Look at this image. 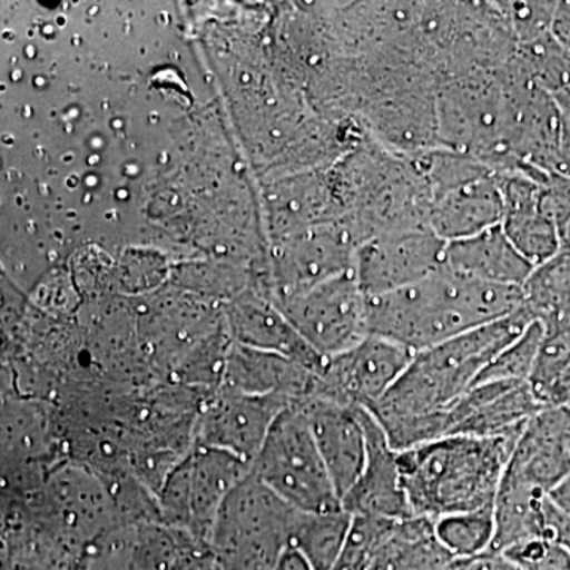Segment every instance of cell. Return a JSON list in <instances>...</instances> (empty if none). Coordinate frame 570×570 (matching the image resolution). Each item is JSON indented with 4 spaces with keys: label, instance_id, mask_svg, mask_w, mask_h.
I'll list each match as a JSON object with an SVG mask.
<instances>
[{
    "label": "cell",
    "instance_id": "cell-1",
    "mask_svg": "<svg viewBox=\"0 0 570 570\" xmlns=\"http://www.w3.org/2000/svg\"><path fill=\"white\" fill-rule=\"evenodd\" d=\"M535 322L527 307L425 351L366 409L396 452L441 439V412L478 381L483 367Z\"/></svg>",
    "mask_w": 570,
    "mask_h": 570
},
{
    "label": "cell",
    "instance_id": "cell-2",
    "mask_svg": "<svg viewBox=\"0 0 570 570\" xmlns=\"http://www.w3.org/2000/svg\"><path fill=\"white\" fill-rule=\"evenodd\" d=\"M521 306V287L482 283L444 266L407 287L367 296V335L415 354L508 317Z\"/></svg>",
    "mask_w": 570,
    "mask_h": 570
},
{
    "label": "cell",
    "instance_id": "cell-3",
    "mask_svg": "<svg viewBox=\"0 0 570 570\" xmlns=\"http://www.w3.org/2000/svg\"><path fill=\"white\" fill-rule=\"evenodd\" d=\"M523 426L499 436L441 438L397 452L412 515L436 521L493 508Z\"/></svg>",
    "mask_w": 570,
    "mask_h": 570
},
{
    "label": "cell",
    "instance_id": "cell-4",
    "mask_svg": "<svg viewBox=\"0 0 570 570\" xmlns=\"http://www.w3.org/2000/svg\"><path fill=\"white\" fill-rule=\"evenodd\" d=\"M341 223L356 245L428 227L430 189L414 157L371 140L360 142L332 167Z\"/></svg>",
    "mask_w": 570,
    "mask_h": 570
},
{
    "label": "cell",
    "instance_id": "cell-5",
    "mask_svg": "<svg viewBox=\"0 0 570 570\" xmlns=\"http://www.w3.org/2000/svg\"><path fill=\"white\" fill-rule=\"evenodd\" d=\"M296 515L298 510L249 472L217 513L209 550L223 570H275Z\"/></svg>",
    "mask_w": 570,
    "mask_h": 570
},
{
    "label": "cell",
    "instance_id": "cell-6",
    "mask_svg": "<svg viewBox=\"0 0 570 570\" xmlns=\"http://www.w3.org/2000/svg\"><path fill=\"white\" fill-rule=\"evenodd\" d=\"M250 474L298 512L343 509L299 403L285 409L269 428Z\"/></svg>",
    "mask_w": 570,
    "mask_h": 570
},
{
    "label": "cell",
    "instance_id": "cell-7",
    "mask_svg": "<svg viewBox=\"0 0 570 570\" xmlns=\"http://www.w3.org/2000/svg\"><path fill=\"white\" fill-rule=\"evenodd\" d=\"M250 464L223 450L194 444L157 491V508L168 527L208 543L214 521Z\"/></svg>",
    "mask_w": 570,
    "mask_h": 570
},
{
    "label": "cell",
    "instance_id": "cell-8",
    "mask_svg": "<svg viewBox=\"0 0 570 570\" xmlns=\"http://www.w3.org/2000/svg\"><path fill=\"white\" fill-rule=\"evenodd\" d=\"M318 355L341 354L367 336V296L354 272L276 303Z\"/></svg>",
    "mask_w": 570,
    "mask_h": 570
},
{
    "label": "cell",
    "instance_id": "cell-9",
    "mask_svg": "<svg viewBox=\"0 0 570 570\" xmlns=\"http://www.w3.org/2000/svg\"><path fill=\"white\" fill-rule=\"evenodd\" d=\"M412 352L384 337L367 335L354 347L325 358L311 397L341 406L370 409L406 370Z\"/></svg>",
    "mask_w": 570,
    "mask_h": 570
},
{
    "label": "cell",
    "instance_id": "cell-10",
    "mask_svg": "<svg viewBox=\"0 0 570 570\" xmlns=\"http://www.w3.org/2000/svg\"><path fill=\"white\" fill-rule=\"evenodd\" d=\"M445 246L431 228L396 232L356 247L354 275L366 296L389 294L445 266Z\"/></svg>",
    "mask_w": 570,
    "mask_h": 570
},
{
    "label": "cell",
    "instance_id": "cell-11",
    "mask_svg": "<svg viewBox=\"0 0 570 570\" xmlns=\"http://www.w3.org/2000/svg\"><path fill=\"white\" fill-rule=\"evenodd\" d=\"M294 401L276 395H247L219 389L198 415L194 444L230 453L253 463L269 428Z\"/></svg>",
    "mask_w": 570,
    "mask_h": 570
},
{
    "label": "cell",
    "instance_id": "cell-12",
    "mask_svg": "<svg viewBox=\"0 0 570 570\" xmlns=\"http://www.w3.org/2000/svg\"><path fill=\"white\" fill-rule=\"evenodd\" d=\"M542 409L528 382H483L442 412V438L512 433Z\"/></svg>",
    "mask_w": 570,
    "mask_h": 570
},
{
    "label": "cell",
    "instance_id": "cell-13",
    "mask_svg": "<svg viewBox=\"0 0 570 570\" xmlns=\"http://www.w3.org/2000/svg\"><path fill=\"white\" fill-rule=\"evenodd\" d=\"M570 472V404L532 415L510 455L504 482L549 493Z\"/></svg>",
    "mask_w": 570,
    "mask_h": 570
},
{
    "label": "cell",
    "instance_id": "cell-14",
    "mask_svg": "<svg viewBox=\"0 0 570 570\" xmlns=\"http://www.w3.org/2000/svg\"><path fill=\"white\" fill-rule=\"evenodd\" d=\"M362 419L366 434L365 468L341 501V508L352 517L395 521L417 519L412 515L404 493L396 450L389 444L384 431L366 409H363Z\"/></svg>",
    "mask_w": 570,
    "mask_h": 570
},
{
    "label": "cell",
    "instance_id": "cell-15",
    "mask_svg": "<svg viewBox=\"0 0 570 570\" xmlns=\"http://www.w3.org/2000/svg\"><path fill=\"white\" fill-rule=\"evenodd\" d=\"M299 404L305 411L326 471L343 501L365 468L363 409L341 406L321 397H307Z\"/></svg>",
    "mask_w": 570,
    "mask_h": 570
},
{
    "label": "cell",
    "instance_id": "cell-16",
    "mask_svg": "<svg viewBox=\"0 0 570 570\" xmlns=\"http://www.w3.org/2000/svg\"><path fill=\"white\" fill-rule=\"evenodd\" d=\"M356 242L343 224L321 225L285 249L275 277L276 303L354 272Z\"/></svg>",
    "mask_w": 570,
    "mask_h": 570
},
{
    "label": "cell",
    "instance_id": "cell-17",
    "mask_svg": "<svg viewBox=\"0 0 570 570\" xmlns=\"http://www.w3.org/2000/svg\"><path fill=\"white\" fill-rule=\"evenodd\" d=\"M504 202L497 174L453 184L431 195L428 227L445 243L469 238L502 223Z\"/></svg>",
    "mask_w": 570,
    "mask_h": 570
},
{
    "label": "cell",
    "instance_id": "cell-18",
    "mask_svg": "<svg viewBox=\"0 0 570 570\" xmlns=\"http://www.w3.org/2000/svg\"><path fill=\"white\" fill-rule=\"evenodd\" d=\"M317 373L287 356L238 347L224 366L219 389L247 395H276L299 403L314 395Z\"/></svg>",
    "mask_w": 570,
    "mask_h": 570
},
{
    "label": "cell",
    "instance_id": "cell-19",
    "mask_svg": "<svg viewBox=\"0 0 570 570\" xmlns=\"http://www.w3.org/2000/svg\"><path fill=\"white\" fill-rule=\"evenodd\" d=\"M445 266L482 283L523 287L534 266L510 243L501 224L445 246Z\"/></svg>",
    "mask_w": 570,
    "mask_h": 570
},
{
    "label": "cell",
    "instance_id": "cell-20",
    "mask_svg": "<svg viewBox=\"0 0 570 570\" xmlns=\"http://www.w3.org/2000/svg\"><path fill=\"white\" fill-rule=\"evenodd\" d=\"M236 324L246 347L287 356L314 373H321L324 356L307 346L306 341L272 299L254 298L239 306Z\"/></svg>",
    "mask_w": 570,
    "mask_h": 570
},
{
    "label": "cell",
    "instance_id": "cell-21",
    "mask_svg": "<svg viewBox=\"0 0 570 570\" xmlns=\"http://www.w3.org/2000/svg\"><path fill=\"white\" fill-rule=\"evenodd\" d=\"M351 523L352 515L343 509L328 513L298 512L288 547L298 550L313 570H333Z\"/></svg>",
    "mask_w": 570,
    "mask_h": 570
},
{
    "label": "cell",
    "instance_id": "cell-22",
    "mask_svg": "<svg viewBox=\"0 0 570 570\" xmlns=\"http://www.w3.org/2000/svg\"><path fill=\"white\" fill-rule=\"evenodd\" d=\"M528 384L543 407L570 404V332L543 330Z\"/></svg>",
    "mask_w": 570,
    "mask_h": 570
},
{
    "label": "cell",
    "instance_id": "cell-23",
    "mask_svg": "<svg viewBox=\"0 0 570 570\" xmlns=\"http://www.w3.org/2000/svg\"><path fill=\"white\" fill-rule=\"evenodd\" d=\"M510 67L521 80L550 96L570 81V50L547 33L530 43L517 45Z\"/></svg>",
    "mask_w": 570,
    "mask_h": 570
},
{
    "label": "cell",
    "instance_id": "cell-24",
    "mask_svg": "<svg viewBox=\"0 0 570 570\" xmlns=\"http://www.w3.org/2000/svg\"><path fill=\"white\" fill-rule=\"evenodd\" d=\"M523 291V306L534 321L547 324L570 296V250H560L532 269Z\"/></svg>",
    "mask_w": 570,
    "mask_h": 570
},
{
    "label": "cell",
    "instance_id": "cell-25",
    "mask_svg": "<svg viewBox=\"0 0 570 570\" xmlns=\"http://www.w3.org/2000/svg\"><path fill=\"white\" fill-rule=\"evenodd\" d=\"M494 535L493 508L434 521V539L452 560H466L490 550Z\"/></svg>",
    "mask_w": 570,
    "mask_h": 570
},
{
    "label": "cell",
    "instance_id": "cell-26",
    "mask_svg": "<svg viewBox=\"0 0 570 570\" xmlns=\"http://www.w3.org/2000/svg\"><path fill=\"white\" fill-rule=\"evenodd\" d=\"M400 521L376 517H352L343 551L333 570H370Z\"/></svg>",
    "mask_w": 570,
    "mask_h": 570
},
{
    "label": "cell",
    "instance_id": "cell-27",
    "mask_svg": "<svg viewBox=\"0 0 570 570\" xmlns=\"http://www.w3.org/2000/svg\"><path fill=\"white\" fill-rule=\"evenodd\" d=\"M543 336V326L540 322H532L523 335L517 337L512 344L502 348L493 360L483 367L474 385L483 382L524 381L528 382L534 367L535 358Z\"/></svg>",
    "mask_w": 570,
    "mask_h": 570
},
{
    "label": "cell",
    "instance_id": "cell-28",
    "mask_svg": "<svg viewBox=\"0 0 570 570\" xmlns=\"http://www.w3.org/2000/svg\"><path fill=\"white\" fill-rule=\"evenodd\" d=\"M558 2H501L517 43H530L550 33Z\"/></svg>",
    "mask_w": 570,
    "mask_h": 570
},
{
    "label": "cell",
    "instance_id": "cell-29",
    "mask_svg": "<svg viewBox=\"0 0 570 570\" xmlns=\"http://www.w3.org/2000/svg\"><path fill=\"white\" fill-rule=\"evenodd\" d=\"M519 570H570V553L547 539H528L502 551Z\"/></svg>",
    "mask_w": 570,
    "mask_h": 570
},
{
    "label": "cell",
    "instance_id": "cell-30",
    "mask_svg": "<svg viewBox=\"0 0 570 570\" xmlns=\"http://www.w3.org/2000/svg\"><path fill=\"white\" fill-rule=\"evenodd\" d=\"M448 570H519L515 566L494 551H485L478 557L466 558V560H452Z\"/></svg>",
    "mask_w": 570,
    "mask_h": 570
},
{
    "label": "cell",
    "instance_id": "cell-31",
    "mask_svg": "<svg viewBox=\"0 0 570 570\" xmlns=\"http://www.w3.org/2000/svg\"><path fill=\"white\" fill-rule=\"evenodd\" d=\"M551 36L570 50V2H558L551 21Z\"/></svg>",
    "mask_w": 570,
    "mask_h": 570
},
{
    "label": "cell",
    "instance_id": "cell-32",
    "mask_svg": "<svg viewBox=\"0 0 570 570\" xmlns=\"http://www.w3.org/2000/svg\"><path fill=\"white\" fill-rule=\"evenodd\" d=\"M551 504L570 517V472L547 493Z\"/></svg>",
    "mask_w": 570,
    "mask_h": 570
},
{
    "label": "cell",
    "instance_id": "cell-33",
    "mask_svg": "<svg viewBox=\"0 0 570 570\" xmlns=\"http://www.w3.org/2000/svg\"><path fill=\"white\" fill-rule=\"evenodd\" d=\"M275 570H313L306 558L298 550L285 549L277 561Z\"/></svg>",
    "mask_w": 570,
    "mask_h": 570
},
{
    "label": "cell",
    "instance_id": "cell-34",
    "mask_svg": "<svg viewBox=\"0 0 570 570\" xmlns=\"http://www.w3.org/2000/svg\"><path fill=\"white\" fill-rule=\"evenodd\" d=\"M551 100H553L554 107L560 112L561 118L566 122L570 124V81L561 86L558 91L550 94Z\"/></svg>",
    "mask_w": 570,
    "mask_h": 570
},
{
    "label": "cell",
    "instance_id": "cell-35",
    "mask_svg": "<svg viewBox=\"0 0 570 570\" xmlns=\"http://www.w3.org/2000/svg\"><path fill=\"white\" fill-rule=\"evenodd\" d=\"M561 250H570V219L560 228Z\"/></svg>",
    "mask_w": 570,
    "mask_h": 570
}]
</instances>
